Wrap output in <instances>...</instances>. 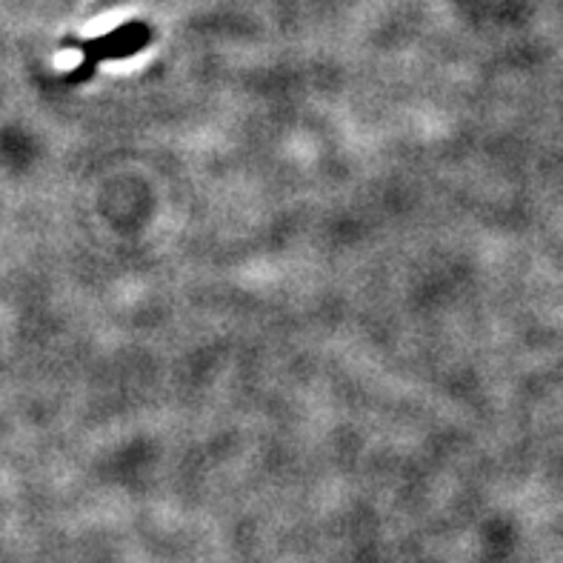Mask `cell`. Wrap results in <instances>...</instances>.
I'll list each match as a JSON object with an SVG mask.
<instances>
[{
  "instance_id": "obj_1",
  "label": "cell",
  "mask_w": 563,
  "mask_h": 563,
  "mask_svg": "<svg viewBox=\"0 0 563 563\" xmlns=\"http://www.w3.org/2000/svg\"><path fill=\"white\" fill-rule=\"evenodd\" d=\"M152 43V29L143 21L123 23V26L112 29L107 35L92 37V41H78V37H66V49H80L84 52V60L75 71L66 75V84L78 86L84 80H89L98 71V66L103 60H123V57H132L137 52H143Z\"/></svg>"
}]
</instances>
